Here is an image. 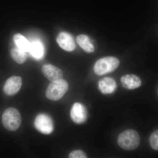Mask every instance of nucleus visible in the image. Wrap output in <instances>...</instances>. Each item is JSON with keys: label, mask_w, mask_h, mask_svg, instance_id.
Masks as SVG:
<instances>
[{"label": "nucleus", "mask_w": 158, "mask_h": 158, "mask_svg": "<svg viewBox=\"0 0 158 158\" xmlns=\"http://www.w3.org/2000/svg\"><path fill=\"white\" fill-rule=\"evenodd\" d=\"M122 85L124 88L133 90L140 87L141 85V79L137 76L128 74L123 76L121 78Z\"/></svg>", "instance_id": "9b49d317"}, {"label": "nucleus", "mask_w": 158, "mask_h": 158, "mask_svg": "<svg viewBox=\"0 0 158 158\" xmlns=\"http://www.w3.org/2000/svg\"><path fill=\"white\" fill-rule=\"evenodd\" d=\"M77 41L79 46L85 52L90 53L94 51V47L87 36L83 34L79 35L77 37Z\"/></svg>", "instance_id": "f8f14e48"}, {"label": "nucleus", "mask_w": 158, "mask_h": 158, "mask_svg": "<svg viewBox=\"0 0 158 158\" xmlns=\"http://www.w3.org/2000/svg\"><path fill=\"white\" fill-rule=\"evenodd\" d=\"M29 52L34 58L40 59L44 54L43 47L42 44L38 41L32 42L30 44Z\"/></svg>", "instance_id": "2eb2a0df"}, {"label": "nucleus", "mask_w": 158, "mask_h": 158, "mask_svg": "<svg viewBox=\"0 0 158 158\" xmlns=\"http://www.w3.org/2000/svg\"><path fill=\"white\" fill-rule=\"evenodd\" d=\"M34 125L35 128L44 135H50L54 131L52 119L46 114L40 113L37 115L34 120Z\"/></svg>", "instance_id": "39448f33"}, {"label": "nucleus", "mask_w": 158, "mask_h": 158, "mask_svg": "<svg viewBox=\"0 0 158 158\" xmlns=\"http://www.w3.org/2000/svg\"><path fill=\"white\" fill-rule=\"evenodd\" d=\"M57 42L64 50L72 52L75 48L76 44L72 36L66 32H61L57 37Z\"/></svg>", "instance_id": "6e6552de"}, {"label": "nucleus", "mask_w": 158, "mask_h": 158, "mask_svg": "<svg viewBox=\"0 0 158 158\" xmlns=\"http://www.w3.org/2000/svg\"><path fill=\"white\" fill-rule=\"evenodd\" d=\"M21 116L19 111L13 107L5 110L2 116V122L4 127L9 131H15L21 123Z\"/></svg>", "instance_id": "7ed1b4c3"}, {"label": "nucleus", "mask_w": 158, "mask_h": 158, "mask_svg": "<svg viewBox=\"0 0 158 158\" xmlns=\"http://www.w3.org/2000/svg\"><path fill=\"white\" fill-rule=\"evenodd\" d=\"M11 55L13 60L19 64H23L27 60L26 52L18 48H12L11 51Z\"/></svg>", "instance_id": "4468645a"}, {"label": "nucleus", "mask_w": 158, "mask_h": 158, "mask_svg": "<svg viewBox=\"0 0 158 158\" xmlns=\"http://www.w3.org/2000/svg\"><path fill=\"white\" fill-rule=\"evenodd\" d=\"M13 40L17 48L25 52H29L30 44L28 40L25 37L20 34H15L13 36Z\"/></svg>", "instance_id": "ddd939ff"}, {"label": "nucleus", "mask_w": 158, "mask_h": 158, "mask_svg": "<svg viewBox=\"0 0 158 158\" xmlns=\"http://www.w3.org/2000/svg\"><path fill=\"white\" fill-rule=\"evenodd\" d=\"M69 157L70 158H86L87 155L85 152L81 150L73 151L69 153Z\"/></svg>", "instance_id": "f3484780"}, {"label": "nucleus", "mask_w": 158, "mask_h": 158, "mask_svg": "<svg viewBox=\"0 0 158 158\" xmlns=\"http://www.w3.org/2000/svg\"><path fill=\"white\" fill-rule=\"evenodd\" d=\"M68 89L67 81L62 79L57 80L52 82L48 85L46 91V96L51 100L56 101L63 97Z\"/></svg>", "instance_id": "20e7f679"}, {"label": "nucleus", "mask_w": 158, "mask_h": 158, "mask_svg": "<svg viewBox=\"0 0 158 158\" xmlns=\"http://www.w3.org/2000/svg\"><path fill=\"white\" fill-rule=\"evenodd\" d=\"M42 72L44 76L51 82L61 80L63 78L62 71L58 67L50 64L44 65Z\"/></svg>", "instance_id": "1a4fd4ad"}, {"label": "nucleus", "mask_w": 158, "mask_h": 158, "mask_svg": "<svg viewBox=\"0 0 158 158\" xmlns=\"http://www.w3.org/2000/svg\"><path fill=\"white\" fill-rule=\"evenodd\" d=\"M22 85V80L19 76H12L6 81L3 91L6 95L12 96L17 94Z\"/></svg>", "instance_id": "0eeeda50"}, {"label": "nucleus", "mask_w": 158, "mask_h": 158, "mask_svg": "<svg viewBox=\"0 0 158 158\" xmlns=\"http://www.w3.org/2000/svg\"><path fill=\"white\" fill-rule=\"evenodd\" d=\"M70 117L77 124L84 123L88 118V113L85 106L80 103L74 104L71 110Z\"/></svg>", "instance_id": "423d86ee"}, {"label": "nucleus", "mask_w": 158, "mask_h": 158, "mask_svg": "<svg viewBox=\"0 0 158 158\" xmlns=\"http://www.w3.org/2000/svg\"><path fill=\"white\" fill-rule=\"evenodd\" d=\"M149 144L153 149L158 151V130L154 132L150 137Z\"/></svg>", "instance_id": "dca6fc26"}, {"label": "nucleus", "mask_w": 158, "mask_h": 158, "mask_svg": "<svg viewBox=\"0 0 158 158\" xmlns=\"http://www.w3.org/2000/svg\"><path fill=\"white\" fill-rule=\"evenodd\" d=\"M119 65V60L116 57H105L97 61L94 66V71L97 75H104L113 72Z\"/></svg>", "instance_id": "f03ea898"}, {"label": "nucleus", "mask_w": 158, "mask_h": 158, "mask_svg": "<svg viewBox=\"0 0 158 158\" xmlns=\"http://www.w3.org/2000/svg\"><path fill=\"white\" fill-rule=\"evenodd\" d=\"M118 145L126 150L135 149L140 143V138L137 131L133 130H127L119 135L117 140Z\"/></svg>", "instance_id": "f257e3e1"}, {"label": "nucleus", "mask_w": 158, "mask_h": 158, "mask_svg": "<svg viewBox=\"0 0 158 158\" xmlns=\"http://www.w3.org/2000/svg\"><path fill=\"white\" fill-rule=\"evenodd\" d=\"M98 88L103 94H110L116 91L117 84L114 79L106 77L99 81Z\"/></svg>", "instance_id": "9d476101"}]
</instances>
